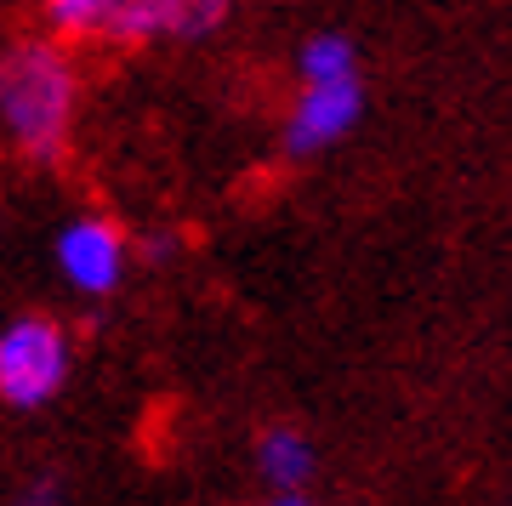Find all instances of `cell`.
<instances>
[{"mask_svg": "<svg viewBox=\"0 0 512 506\" xmlns=\"http://www.w3.org/2000/svg\"><path fill=\"white\" fill-rule=\"evenodd\" d=\"M80 120V74L69 46L52 35H29L0 46V131L23 160L57 165L74 143Z\"/></svg>", "mask_w": 512, "mask_h": 506, "instance_id": "1", "label": "cell"}, {"mask_svg": "<svg viewBox=\"0 0 512 506\" xmlns=\"http://www.w3.org/2000/svg\"><path fill=\"white\" fill-rule=\"evenodd\" d=\"M74 370V336L52 313H18L0 325V404L40 410L63 393Z\"/></svg>", "mask_w": 512, "mask_h": 506, "instance_id": "2", "label": "cell"}, {"mask_svg": "<svg viewBox=\"0 0 512 506\" xmlns=\"http://www.w3.org/2000/svg\"><path fill=\"white\" fill-rule=\"evenodd\" d=\"M57 46H148L165 40V0H40Z\"/></svg>", "mask_w": 512, "mask_h": 506, "instance_id": "3", "label": "cell"}, {"mask_svg": "<svg viewBox=\"0 0 512 506\" xmlns=\"http://www.w3.org/2000/svg\"><path fill=\"white\" fill-rule=\"evenodd\" d=\"M52 256H57V273H63V285H69L74 296H114L120 279H126L131 245L109 217L86 211V217H69L57 228Z\"/></svg>", "mask_w": 512, "mask_h": 506, "instance_id": "4", "label": "cell"}, {"mask_svg": "<svg viewBox=\"0 0 512 506\" xmlns=\"http://www.w3.org/2000/svg\"><path fill=\"white\" fill-rule=\"evenodd\" d=\"M365 114V86L359 74L353 80H319V86H302L291 103V120H285V154L308 160V154H325L330 143H342Z\"/></svg>", "mask_w": 512, "mask_h": 506, "instance_id": "5", "label": "cell"}, {"mask_svg": "<svg viewBox=\"0 0 512 506\" xmlns=\"http://www.w3.org/2000/svg\"><path fill=\"white\" fill-rule=\"evenodd\" d=\"M313 467H319V455H313V438L302 427H268L256 438V472L274 489H302Z\"/></svg>", "mask_w": 512, "mask_h": 506, "instance_id": "6", "label": "cell"}, {"mask_svg": "<svg viewBox=\"0 0 512 506\" xmlns=\"http://www.w3.org/2000/svg\"><path fill=\"white\" fill-rule=\"evenodd\" d=\"M296 69H302V86H319V80H353L359 74V52H353L348 35H313L296 57Z\"/></svg>", "mask_w": 512, "mask_h": 506, "instance_id": "7", "label": "cell"}, {"mask_svg": "<svg viewBox=\"0 0 512 506\" xmlns=\"http://www.w3.org/2000/svg\"><path fill=\"white\" fill-rule=\"evenodd\" d=\"M234 12V0H165V40H205Z\"/></svg>", "mask_w": 512, "mask_h": 506, "instance_id": "8", "label": "cell"}, {"mask_svg": "<svg viewBox=\"0 0 512 506\" xmlns=\"http://www.w3.org/2000/svg\"><path fill=\"white\" fill-rule=\"evenodd\" d=\"M177 251H183V239L171 234V228H154V234L137 239V256H143V262H154V268H160V262H171Z\"/></svg>", "mask_w": 512, "mask_h": 506, "instance_id": "9", "label": "cell"}, {"mask_svg": "<svg viewBox=\"0 0 512 506\" xmlns=\"http://www.w3.org/2000/svg\"><path fill=\"white\" fill-rule=\"evenodd\" d=\"M12 506H63V484H57V478H40V484H29Z\"/></svg>", "mask_w": 512, "mask_h": 506, "instance_id": "10", "label": "cell"}, {"mask_svg": "<svg viewBox=\"0 0 512 506\" xmlns=\"http://www.w3.org/2000/svg\"><path fill=\"white\" fill-rule=\"evenodd\" d=\"M262 506H313V501L302 495V489H274V495H268Z\"/></svg>", "mask_w": 512, "mask_h": 506, "instance_id": "11", "label": "cell"}]
</instances>
